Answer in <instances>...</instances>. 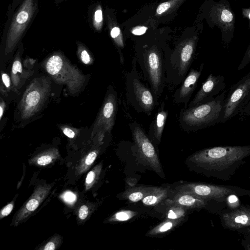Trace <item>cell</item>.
<instances>
[{"label": "cell", "instance_id": "obj_33", "mask_svg": "<svg viewBox=\"0 0 250 250\" xmlns=\"http://www.w3.org/2000/svg\"><path fill=\"white\" fill-rule=\"evenodd\" d=\"M147 29V27L145 26H137L132 28L131 33L136 36H141L145 34Z\"/></svg>", "mask_w": 250, "mask_h": 250}, {"label": "cell", "instance_id": "obj_14", "mask_svg": "<svg viewBox=\"0 0 250 250\" xmlns=\"http://www.w3.org/2000/svg\"><path fill=\"white\" fill-rule=\"evenodd\" d=\"M226 87L225 78L223 76H215L210 74L188 103V107H191L211 101L224 91Z\"/></svg>", "mask_w": 250, "mask_h": 250}, {"label": "cell", "instance_id": "obj_18", "mask_svg": "<svg viewBox=\"0 0 250 250\" xmlns=\"http://www.w3.org/2000/svg\"><path fill=\"white\" fill-rule=\"evenodd\" d=\"M49 188L42 186L37 188L31 198L20 210L16 217L15 223L20 222L37 209L47 194Z\"/></svg>", "mask_w": 250, "mask_h": 250}, {"label": "cell", "instance_id": "obj_23", "mask_svg": "<svg viewBox=\"0 0 250 250\" xmlns=\"http://www.w3.org/2000/svg\"><path fill=\"white\" fill-rule=\"evenodd\" d=\"M184 219V218L177 219H167L150 229L147 235H155L165 233L176 227L183 221Z\"/></svg>", "mask_w": 250, "mask_h": 250}, {"label": "cell", "instance_id": "obj_32", "mask_svg": "<svg viewBox=\"0 0 250 250\" xmlns=\"http://www.w3.org/2000/svg\"><path fill=\"white\" fill-rule=\"evenodd\" d=\"M97 156V153L95 151L90 152L84 160V165L86 167L90 166L95 160Z\"/></svg>", "mask_w": 250, "mask_h": 250}, {"label": "cell", "instance_id": "obj_38", "mask_svg": "<svg viewBox=\"0 0 250 250\" xmlns=\"http://www.w3.org/2000/svg\"><path fill=\"white\" fill-rule=\"evenodd\" d=\"M2 81L7 88H9L11 85L10 79L9 76L6 73H2L1 76Z\"/></svg>", "mask_w": 250, "mask_h": 250}, {"label": "cell", "instance_id": "obj_9", "mask_svg": "<svg viewBox=\"0 0 250 250\" xmlns=\"http://www.w3.org/2000/svg\"><path fill=\"white\" fill-rule=\"evenodd\" d=\"M130 129L135 150L140 162L147 167L158 174H162L163 170L155 147L141 125L136 121L128 124Z\"/></svg>", "mask_w": 250, "mask_h": 250}, {"label": "cell", "instance_id": "obj_8", "mask_svg": "<svg viewBox=\"0 0 250 250\" xmlns=\"http://www.w3.org/2000/svg\"><path fill=\"white\" fill-rule=\"evenodd\" d=\"M50 89L49 78L42 77L33 80L20 103L19 108L22 119H28L40 110L49 95Z\"/></svg>", "mask_w": 250, "mask_h": 250}, {"label": "cell", "instance_id": "obj_2", "mask_svg": "<svg viewBox=\"0 0 250 250\" xmlns=\"http://www.w3.org/2000/svg\"><path fill=\"white\" fill-rule=\"evenodd\" d=\"M169 49L154 42L140 43L136 50L137 62L157 101L166 84V59Z\"/></svg>", "mask_w": 250, "mask_h": 250}, {"label": "cell", "instance_id": "obj_30", "mask_svg": "<svg viewBox=\"0 0 250 250\" xmlns=\"http://www.w3.org/2000/svg\"><path fill=\"white\" fill-rule=\"evenodd\" d=\"M250 63V43L249 44L244 56L238 66V69L241 70L244 68Z\"/></svg>", "mask_w": 250, "mask_h": 250}, {"label": "cell", "instance_id": "obj_31", "mask_svg": "<svg viewBox=\"0 0 250 250\" xmlns=\"http://www.w3.org/2000/svg\"><path fill=\"white\" fill-rule=\"evenodd\" d=\"M63 200L68 204H73L76 200V196L72 192L67 191L63 193L62 195Z\"/></svg>", "mask_w": 250, "mask_h": 250}, {"label": "cell", "instance_id": "obj_28", "mask_svg": "<svg viewBox=\"0 0 250 250\" xmlns=\"http://www.w3.org/2000/svg\"><path fill=\"white\" fill-rule=\"evenodd\" d=\"M94 21V26L96 29L100 30L103 21V12L101 7H99L95 12Z\"/></svg>", "mask_w": 250, "mask_h": 250}, {"label": "cell", "instance_id": "obj_25", "mask_svg": "<svg viewBox=\"0 0 250 250\" xmlns=\"http://www.w3.org/2000/svg\"><path fill=\"white\" fill-rule=\"evenodd\" d=\"M135 211L130 210H122L115 213L110 219L111 222H125L128 221L137 215Z\"/></svg>", "mask_w": 250, "mask_h": 250}, {"label": "cell", "instance_id": "obj_7", "mask_svg": "<svg viewBox=\"0 0 250 250\" xmlns=\"http://www.w3.org/2000/svg\"><path fill=\"white\" fill-rule=\"evenodd\" d=\"M45 68L55 82L65 85L73 94L80 91L85 81V77L80 70L60 55L49 57Z\"/></svg>", "mask_w": 250, "mask_h": 250}, {"label": "cell", "instance_id": "obj_13", "mask_svg": "<svg viewBox=\"0 0 250 250\" xmlns=\"http://www.w3.org/2000/svg\"><path fill=\"white\" fill-rule=\"evenodd\" d=\"M33 0H25L8 30L5 48L6 53L12 51L16 45L33 16Z\"/></svg>", "mask_w": 250, "mask_h": 250}, {"label": "cell", "instance_id": "obj_29", "mask_svg": "<svg viewBox=\"0 0 250 250\" xmlns=\"http://www.w3.org/2000/svg\"><path fill=\"white\" fill-rule=\"evenodd\" d=\"M55 158L50 153H45L40 156L37 159V163L40 166H45L52 162Z\"/></svg>", "mask_w": 250, "mask_h": 250}, {"label": "cell", "instance_id": "obj_35", "mask_svg": "<svg viewBox=\"0 0 250 250\" xmlns=\"http://www.w3.org/2000/svg\"><path fill=\"white\" fill-rule=\"evenodd\" d=\"M80 58L82 62L85 64H89L91 61L90 56L87 51L85 49L81 51Z\"/></svg>", "mask_w": 250, "mask_h": 250}, {"label": "cell", "instance_id": "obj_4", "mask_svg": "<svg viewBox=\"0 0 250 250\" xmlns=\"http://www.w3.org/2000/svg\"><path fill=\"white\" fill-rule=\"evenodd\" d=\"M198 38L196 34L182 39L173 50L169 49L166 59V83L179 85L193 62Z\"/></svg>", "mask_w": 250, "mask_h": 250}, {"label": "cell", "instance_id": "obj_43", "mask_svg": "<svg viewBox=\"0 0 250 250\" xmlns=\"http://www.w3.org/2000/svg\"><path fill=\"white\" fill-rule=\"evenodd\" d=\"M162 0L165 1V0Z\"/></svg>", "mask_w": 250, "mask_h": 250}, {"label": "cell", "instance_id": "obj_17", "mask_svg": "<svg viewBox=\"0 0 250 250\" xmlns=\"http://www.w3.org/2000/svg\"><path fill=\"white\" fill-rule=\"evenodd\" d=\"M168 111L165 109V103L162 102L149 128L148 136L156 144L160 143L166 124Z\"/></svg>", "mask_w": 250, "mask_h": 250}, {"label": "cell", "instance_id": "obj_24", "mask_svg": "<svg viewBox=\"0 0 250 250\" xmlns=\"http://www.w3.org/2000/svg\"><path fill=\"white\" fill-rule=\"evenodd\" d=\"M169 207L166 213V218L169 219H177L184 218L187 209L177 205L167 206Z\"/></svg>", "mask_w": 250, "mask_h": 250}, {"label": "cell", "instance_id": "obj_11", "mask_svg": "<svg viewBox=\"0 0 250 250\" xmlns=\"http://www.w3.org/2000/svg\"><path fill=\"white\" fill-rule=\"evenodd\" d=\"M250 96V72L231 88L225 99L223 123L240 111Z\"/></svg>", "mask_w": 250, "mask_h": 250}, {"label": "cell", "instance_id": "obj_36", "mask_svg": "<svg viewBox=\"0 0 250 250\" xmlns=\"http://www.w3.org/2000/svg\"><path fill=\"white\" fill-rule=\"evenodd\" d=\"M88 214V209L86 206L83 205L81 207L79 211V217L81 220L85 219Z\"/></svg>", "mask_w": 250, "mask_h": 250}, {"label": "cell", "instance_id": "obj_15", "mask_svg": "<svg viewBox=\"0 0 250 250\" xmlns=\"http://www.w3.org/2000/svg\"><path fill=\"white\" fill-rule=\"evenodd\" d=\"M204 64H200L198 69L191 68L186 77L174 91V102L178 104H184V108L188 106L189 100L195 90L199 78L204 69Z\"/></svg>", "mask_w": 250, "mask_h": 250}, {"label": "cell", "instance_id": "obj_3", "mask_svg": "<svg viewBox=\"0 0 250 250\" xmlns=\"http://www.w3.org/2000/svg\"><path fill=\"white\" fill-rule=\"evenodd\" d=\"M226 91L207 103L182 109L178 120L187 132L195 131L223 123Z\"/></svg>", "mask_w": 250, "mask_h": 250}, {"label": "cell", "instance_id": "obj_22", "mask_svg": "<svg viewBox=\"0 0 250 250\" xmlns=\"http://www.w3.org/2000/svg\"><path fill=\"white\" fill-rule=\"evenodd\" d=\"M186 0H166L157 7L155 15L158 17L168 15L175 12Z\"/></svg>", "mask_w": 250, "mask_h": 250}, {"label": "cell", "instance_id": "obj_26", "mask_svg": "<svg viewBox=\"0 0 250 250\" xmlns=\"http://www.w3.org/2000/svg\"><path fill=\"white\" fill-rule=\"evenodd\" d=\"M22 73V66L21 62L19 60H15L12 67V80L14 86L16 87L19 74Z\"/></svg>", "mask_w": 250, "mask_h": 250}, {"label": "cell", "instance_id": "obj_20", "mask_svg": "<svg viewBox=\"0 0 250 250\" xmlns=\"http://www.w3.org/2000/svg\"><path fill=\"white\" fill-rule=\"evenodd\" d=\"M227 217L224 218H230V219L224 220L227 226L232 227H240L241 226L250 225V211L236 210L230 213V216L227 214Z\"/></svg>", "mask_w": 250, "mask_h": 250}, {"label": "cell", "instance_id": "obj_19", "mask_svg": "<svg viewBox=\"0 0 250 250\" xmlns=\"http://www.w3.org/2000/svg\"><path fill=\"white\" fill-rule=\"evenodd\" d=\"M158 188L144 186L130 188L125 190L121 197L130 202H137L142 200L146 195L157 189Z\"/></svg>", "mask_w": 250, "mask_h": 250}, {"label": "cell", "instance_id": "obj_16", "mask_svg": "<svg viewBox=\"0 0 250 250\" xmlns=\"http://www.w3.org/2000/svg\"><path fill=\"white\" fill-rule=\"evenodd\" d=\"M208 201L189 193L177 192L173 197L166 199L163 203L167 206L177 205L188 209L204 208Z\"/></svg>", "mask_w": 250, "mask_h": 250}, {"label": "cell", "instance_id": "obj_37", "mask_svg": "<svg viewBox=\"0 0 250 250\" xmlns=\"http://www.w3.org/2000/svg\"><path fill=\"white\" fill-rule=\"evenodd\" d=\"M242 14L244 18L248 20L249 27L250 29V7L242 8Z\"/></svg>", "mask_w": 250, "mask_h": 250}, {"label": "cell", "instance_id": "obj_6", "mask_svg": "<svg viewBox=\"0 0 250 250\" xmlns=\"http://www.w3.org/2000/svg\"><path fill=\"white\" fill-rule=\"evenodd\" d=\"M203 18L209 26L221 31L223 43L228 45L234 37L235 15L227 0H207L202 9Z\"/></svg>", "mask_w": 250, "mask_h": 250}, {"label": "cell", "instance_id": "obj_5", "mask_svg": "<svg viewBox=\"0 0 250 250\" xmlns=\"http://www.w3.org/2000/svg\"><path fill=\"white\" fill-rule=\"evenodd\" d=\"M136 66L137 59L134 56L131 70L125 73L126 102L138 112L149 116L158 101L149 87L141 81Z\"/></svg>", "mask_w": 250, "mask_h": 250}, {"label": "cell", "instance_id": "obj_10", "mask_svg": "<svg viewBox=\"0 0 250 250\" xmlns=\"http://www.w3.org/2000/svg\"><path fill=\"white\" fill-rule=\"evenodd\" d=\"M176 189L177 192L189 193L207 200L223 202L231 194L250 195V191L239 188L195 183L182 185Z\"/></svg>", "mask_w": 250, "mask_h": 250}, {"label": "cell", "instance_id": "obj_27", "mask_svg": "<svg viewBox=\"0 0 250 250\" xmlns=\"http://www.w3.org/2000/svg\"><path fill=\"white\" fill-rule=\"evenodd\" d=\"M101 170V165H100L95 167L94 169L91 170L87 175L85 179V185L87 189L92 185L96 178L99 175Z\"/></svg>", "mask_w": 250, "mask_h": 250}, {"label": "cell", "instance_id": "obj_21", "mask_svg": "<svg viewBox=\"0 0 250 250\" xmlns=\"http://www.w3.org/2000/svg\"><path fill=\"white\" fill-rule=\"evenodd\" d=\"M167 188L158 187L157 189L145 197L142 200L143 204L147 206H154L166 200L168 195Z\"/></svg>", "mask_w": 250, "mask_h": 250}, {"label": "cell", "instance_id": "obj_41", "mask_svg": "<svg viewBox=\"0 0 250 250\" xmlns=\"http://www.w3.org/2000/svg\"><path fill=\"white\" fill-rule=\"evenodd\" d=\"M55 244L53 241H50L46 244L44 250H53L55 249Z\"/></svg>", "mask_w": 250, "mask_h": 250}, {"label": "cell", "instance_id": "obj_34", "mask_svg": "<svg viewBox=\"0 0 250 250\" xmlns=\"http://www.w3.org/2000/svg\"><path fill=\"white\" fill-rule=\"evenodd\" d=\"M13 208V204L10 203L5 206L1 210L0 218H2L8 215L12 211Z\"/></svg>", "mask_w": 250, "mask_h": 250}, {"label": "cell", "instance_id": "obj_12", "mask_svg": "<svg viewBox=\"0 0 250 250\" xmlns=\"http://www.w3.org/2000/svg\"><path fill=\"white\" fill-rule=\"evenodd\" d=\"M118 107V97L115 89L110 86L93 127V132H98L103 137L110 133L115 124Z\"/></svg>", "mask_w": 250, "mask_h": 250}, {"label": "cell", "instance_id": "obj_42", "mask_svg": "<svg viewBox=\"0 0 250 250\" xmlns=\"http://www.w3.org/2000/svg\"><path fill=\"white\" fill-rule=\"evenodd\" d=\"M3 110H4V104H2V103H1V104L0 105V119H1L2 116L3 115Z\"/></svg>", "mask_w": 250, "mask_h": 250}, {"label": "cell", "instance_id": "obj_40", "mask_svg": "<svg viewBox=\"0 0 250 250\" xmlns=\"http://www.w3.org/2000/svg\"><path fill=\"white\" fill-rule=\"evenodd\" d=\"M228 202L230 204H234L238 202V198L235 194L230 195L227 199Z\"/></svg>", "mask_w": 250, "mask_h": 250}, {"label": "cell", "instance_id": "obj_1", "mask_svg": "<svg viewBox=\"0 0 250 250\" xmlns=\"http://www.w3.org/2000/svg\"><path fill=\"white\" fill-rule=\"evenodd\" d=\"M250 156V146H221L198 151L189 161L208 176L229 180Z\"/></svg>", "mask_w": 250, "mask_h": 250}, {"label": "cell", "instance_id": "obj_39", "mask_svg": "<svg viewBox=\"0 0 250 250\" xmlns=\"http://www.w3.org/2000/svg\"><path fill=\"white\" fill-rule=\"evenodd\" d=\"M63 133L67 137L70 138H73L75 136L74 131L70 128L65 127L63 129Z\"/></svg>", "mask_w": 250, "mask_h": 250}]
</instances>
